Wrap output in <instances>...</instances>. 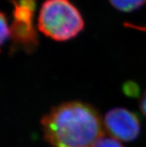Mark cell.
<instances>
[{"label":"cell","instance_id":"5b68a950","mask_svg":"<svg viewBox=\"0 0 146 147\" xmlns=\"http://www.w3.org/2000/svg\"><path fill=\"white\" fill-rule=\"evenodd\" d=\"M111 5L117 10L123 12H130L143 5L146 0H109Z\"/></svg>","mask_w":146,"mask_h":147},{"label":"cell","instance_id":"277c9868","mask_svg":"<svg viewBox=\"0 0 146 147\" xmlns=\"http://www.w3.org/2000/svg\"><path fill=\"white\" fill-rule=\"evenodd\" d=\"M107 132L119 141L135 140L140 132V122L134 113L123 108H115L107 112L103 119Z\"/></svg>","mask_w":146,"mask_h":147},{"label":"cell","instance_id":"52a82bcc","mask_svg":"<svg viewBox=\"0 0 146 147\" xmlns=\"http://www.w3.org/2000/svg\"><path fill=\"white\" fill-rule=\"evenodd\" d=\"M11 34V29L8 27L5 15L0 12V47L5 42Z\"/></svg>","mask_w":146,"mask_h":147},{"label":"cell","instance_id":"ba28073f","mask_svg":"<svg viewBox=\"0 0 146 147\" xmlns=\"http://www.w3.org/2000/svg\"><path fill=\"white\" fill-rule=\"evenodd\" d=\"M139 108H140L141 111L143 112V114L146 117V90L142 95L140 101H139Z\"/></svg>","mask_w":146,"mask_h":147},{"label":"cell","instance_id":"7a4b0ae2","mask_svg":"<svg viewBox=\"0 0 146 147\" xmlns=\"http://www.w3.org/2000/svg\"><path fill=\"white\" fill-rule=\"evenodd\" d=\"M37 27L54 40L67 41L81 32L84 21L77 7L69 0H46L40 11Z\"/></svg>","mask_w":146,"mask_h":147},{"label":"cell","instance_id":"6da1fadb","mask_svg":"<svg viewBox=\"0 0 146 147\" xmlns=\"http://www.w3.org/2000/svg\"><path fill=\"white\" fill-rule=\"evenodd\" d=\"M41 125L44 139L54 147H91L105 131L98 111L79 101L52 108L41 119Z\"/></svg>","mask_w":146,"mask_h":147},{"label":"cell","instance_id":"8992f818","mask_svg":"<svg viewBox=\"0 0 146 147\" xmlns=\"http://www.w3.org/2000/svg\"><path fill=\"white\" fill-rule=\"evenodd\" d=\"M91 147H124L120 141L113 138L103 136L95 142Z\"/></svg>","mask_w":146,"mask_h":147},{"label":"cell","instance_id":"3957f363","mask_svg":"<svg viewBox=\"0 0 146 147\" xmlns=\"http://www.w3.org/2000/svg\"><path fill=\"white\" fill-rule=\"evenodd\" d=\"M13 2L14 19L11 27V34L13 43L27 52L33 51L38 43L33 24L34 0H18Z\"/></svg>","mask_w":146,"mask_h":147}]
</instances>
